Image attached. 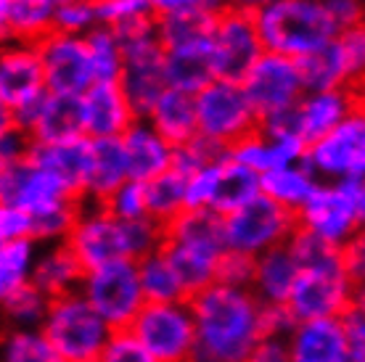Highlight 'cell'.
<instances>
[{
  "label": "cell",
  "mask_w": 365,
  "mask_h": 362,
  "mask_svg": "<svg viewBox=\"0 0 365 362\" xmlns=\"http://www.w3.org/2000/svg\"><path fill=\"white\" fill-rule=\"evenodd\" d=\"M302 82H304V93H323V90H339V88H349L347 74H344V63L339 56L336 46L331 43L318 53L307 56L299 61Z\"/></svg>",
  "instance_id": "obj_36"
},
{
  "label": "cell",
  "mask_w": 365,
  "mask_h": 362,
  "mask_svg": "<svg viewBox=\"0 0 365 362\" xmlns=\"http://www.w3.org/2000/svg\"><path fill=\"white\" fill-rule=\"evenodd\" d=\"M286 341H289L292 362H349L352 360L341 317H326V320H304V323H297Z\"/></svg>",
  "instance_id": "obj_20"
},
{
  "label": "cell",
  "mask_w": 365,
  "mask_h": 362,
  "mask_svg": "<svg viewBox=\"0 0 365 362\" xmlns=\"http://www.w3.org/2000/svg\"><path fill=\"white\" fill-rule=\"evenodd\" d=\"M215 19L207 14H178V16H156V27H159V40L165 51L188 46H204L212 43V29H215Z\"/></svg>",
  "instance_id": "obj_35"
},
{
  "label": "cell",
  "mask_w": 365,
  "mask_h": 362,
  "mask_svg": "<svg viewBox=\"0 0 365 362\" xmlns=\"http://www.w3.org/2000/svg\"><path fill=\"white\" fill-rule=\"evenodd\" d=\"M304 164L323 182H365V103L307 148Z\"/></svg>",
  "instance_id": "obj_9"
},
{
  "label": "cell",
  "mask_w": 365,
  "mask_h": 362,
  "mask_svg": "<svg viewBox=\"0 0 365 362\" xmlns=\"http://www.w3.org/2000/svg\"><path fill=\"white\" fill-rule=\"evenodd\" d=\"M344 267H347V275L352 278L355 286L365 283V225L355 233V238L349 241L344 249Z\"/></svg>",
  "instance_id": "obj_56"
},
{
  "label": "cell",
  "mask_w": 365,
  "mask_h": 362,
  "mask_svg": "<svg viewBox=\"0 0 365 362\" xmlns=\"http://www.w3.org/2000/svg\"><path fill=\"white\" fill-rule=\"evenodd\" d=\"M32 151V135L21 133L16 127L3 125L0 127V167L24 162Z\"/></svg>",
  "instance_id": "obj_53"
},
{
  "label": "cell",
  "mask_w": 365,
  "mask_h": 362,
  "mask_svg": "<svg viewBox=\"0 0 365 362\" xmlns=\"http://www.w3.org/2000/svg\"><path fill=\"white\" fill-rule=\"evenodd\" d=\"M255 257H247V254L228 252L222 259H220L217 267V283L222 286H230V289H249L252 291V283H255Z\"/></svg>",
  "instance_id": "obj_49"
},
{
  "label": "cell",
  "mask_w": 365,
  "mask_h": 362,
  "mask_svg": "<svg viewBox=\"0 0 365 362\" xmlns=\"http://www.w3.org/2000/svg\"><path fill=\"white\" fill-rule=\"evenodd\" d=\"M262 326H265V336L270 338H289L297 326V317L286 304H262Z\"/></svg>",
  "instance_id": "obj_55"
},
{
  "label": "cell",
  "mask_w": 365,
  "mask_h": 362,
  "mask_svg": "<svg viewBox=\"0 0 365 362\" xmlns=\"http://www.w3.org/2000/svg\"><path fill=\"white\" fill-rule=\"evenodd\" d=\"M297 214L267 199L265 193L249 201L247 207L236 209L225 217V241L228 252L262 257L278 246H286L297 233Z\"/></svg>",
  "instance_id": "obj_7"
},
{
  "label": "cell",
  "mask_w": 365,
  "mask_h": 362,
  "mask_svg": "<svg viewBox=\"0 0 365 362\" xmlns=\"http://www.w3.org/2000/svg\"><path fill=\"white\" fill-rule=\"evenodd\" d=\"M130 331L156 362H191L196 349V320L191 301H148Z\"/></svg>",
  "instance_id": "obj_8"
},
{
  "label": "cell",
  "mask_w": 365,
  "mask_h": 362,
  "mask_svg": "<svg viewBox=\"0 0 365 362\" xmlns=\"http://www.w3.org/2000/svg\"><path fill=\"white\" fill-rule=\"evenodd\" d=\"M3 362H64L43 328H9L3 338Z\"/></svg>",
  "instance_id": "obj_38"
},
{
  "label": "cell",
  "mask_w": 365,
  "mask_h": 362,
  "mask_svg": "<svg viewBox=\"0 0 365 362\" xmlns=\"http://www.w3.org/2000/svg\"><path fill=\"white\" fill-rule=\"evenodd\" d=\"M148 190V212L156 222L162 225H170L173 219H178L188 209V201H185V177L180 172H170L159 175L156 180L146 182Z\"/></svg>",
  "instance_id": "obj_37"
},
{
  "label": "cell",
  "mask_w": 365,
  "mask_h": 362,
  "mask_svg": "<svg viewBox=\"0 0 365 362\" xmlns=\"http://www.w3.org/2000/svg\"><path fill=\"white\" fill-rule=\"evenodd\" d=\"M80 201L53 172L37 167L32 159L0 167V204L19 207L40 217L51 209Z\"/></svg>",
  "instance_id": "obj_16"
},
{
  "label": "cell",
  "mask_w": 365,
  "mask_h": 362,
  "mask_svg": "<svg viewBox=\"0 0 365 362\" xmlns=\"http://www.w3.org/2000/svg\"><path fill=\"white\" fill-rule=\"evenodd\" d=\"M323 6L329 11V16L334 19L339 32L352 29L365 21V9L360 0H323Z\"/></svg>",
  "instance_id": "obj_54"
},
{
  "label": "cell",
  "mask_w": 365,
  "mask_h": 362,
  "mask_svg": "<svg viewBox=\"0 0 365 362\" xmlns=\"http://www.w3.org/2000/svg\"><path fill=\"white\" fill-rule=\"evenodd\" d=\"M352 294H355V283L347 275L344 262L312 267V270H302L286 307L292 309L297 323L341 317L352 307Z\"/></svg>",
  "instance_id": "obj_14"
},
{
  "label": "cell",
  "mask_w": 365,
  "mask_h": 362,
  "mask_svg": "<svg viewBox=\"0 0 365 362\" xmlns=\"http://www.w3.org/2000/svg\"><path fill=\"white\" fill-rule=\"evenodd\" d=\"M148 122L156 127V133L175 148L191 143L199 138V117H196V95L180 90H170L159 98L154 111L148 114Z\"/></svg>",
  "instance_id": "obj_28"
},
{
  "label": "cell",
  "mask_w": 365,
  "mask_h": 362,
  "mask_svg": "<svg viewBox=\"0 0 365 362\" xmlns=\"http://www.w3.org/2000/svg\"><path fill=\"white\" fill-rule=\"evenodd\" d=\"M80 294L109 323L111 331H130L135 317L140 315V309L148 304L146 294H143V283H140V272H138V262H133V259H122V262L88 270L83 286H80Z\"/></svg>",
  "instance_id": "obj_5"
},
{
  "label": "cell",
  "mask_w": 365,
  "mask_h": 362,
  "mask_svg": "<svg viewBox=\"0 0 365 362\" xmlns=\"http://www.w3.org/2000/svg\"><path fill=\"white\" fill-rule=\"evenodd\" d=\"M88 48H91L93 72L96 82H119L125 72V51L119 43L117 32L111 27H96L91 35H85Z\"/></svg>",
  "instance_id": "obj_39"
},
{
  "label": "cell",
  "mask_w": 365,
  "mask_h": 362,
  "mask_svg": "<svg viewBox=\"0 0 365 362\" xmlns=\"http://www.w3.org/2000/svg\"><path fill=\"white\" fill-rule=\"evenodd\" d=\"M320 182L323 180L304 162L289 164V167H281V170L262 175V193L267 199H273L275 204H281L283 209L299 214L304 204L315 196Z\"/></svg>",
  "instance_id": "obj_30"
},
{
  "label": "cell",
  "mask_w": 365,
  "mask_h": 362,
  "mask_svg": "<svg viewBox=\"0 0 365 362\" xmlns=\"http://www.w3.org/2000/svg\"><path fill=\"white\" fill-rule=\"evenodd\" d=\"M360 95L355 88H339V90L304 93L294 109L297 130L304 138V143L312 145L320 138H326L331 130H336L344 119L357 109Z\"/></svg>",
  "instance_id": "obj_19"
},
{
  "label": "cell",
  "mask_w": 365,
  "mask_h": 362,
  "mask_svg": "<svg viewBox=\"0 0 365 362\" xmlns=\"http://www.w3.org/2000/svg\"><path fill=\"white\" fill-rule=\"evenodd\" d=\"M225 156H228V151H225L222 145L212 143V140L199 135V138H193L191 143L175 148L173 170L180 172L182 177H191V175H196L199 170H204V167H210V164H215V162H222Z\"/></svg>",
  "instance_id": "obj_44"
},
{
  "label": "cell",
  "mask_w": 365,
  "mask_h": 362,
  "mask_svg": "<svg viewBox=\"0 0 365 362\" xmlns=\"http://www.w3.org/2000/svg\"><path fill=\"white\" fill-rule=\"evenodd\" d=\"M196 349L191 362H244L262 338V301L249 289L215 283L193 294Z\"/></svg>",
  "instance_id": "obj_1"
},
{
  "label": "cell",
  "mask_w": 365,
  "mask_h": 362,
  "mask_svg": "<svg viewBox=\"0 0 365 362\" xmlns=\"http://www.w3.org/2000/svg\"><path fill=\"white\" fill-rule=\"evenodd\" d=\"M273 3H278V0H228V9L244 11V14H249V16H257L259 11L270 9Z\"/></svg>",
  "instance_id": "obj_59"
},
{
  "label": "cell",
  "mask_w": 365,
  "mask_h": 362,
  "mask_svg": "<svg viewBox=\"0 0 365 362\" xmlns=\"http://www.w3.org/2000/svg\"><path fill=\"white\" fill-rule=\"evenodd\" d=\"M307 148L310 145L299 135H273L265 130H257L255 135L244 138L241 143L233 145L228 156L262 177V175L289 167V164H302L307 159Z\"/></svg>",
  "instance_id": "obj_21"
},
{
  "label": "cell",
  "mask_w": 365,
  "mask_h": 362,
  "mask_svg": "<svg viewBox=\"0 0 365 362\" xmlns=\"http://www.w3.org/2000/svg\"><path fill=\"white\" fill-rule=\"evenodd\" d=\"M93 3H96L98 24L111 29L130 24V21H138V19L156 16L151 0H93Z\"/></svg>",
  "instance_id": "obj_45"
},
{
  "label": "cell",
  "mask_w": 365,
  "mask_h": 362,
  "mask_svg": "<svg viewBox=\"0 0 365 362\" xmlns=\"http://www.w3.org/2000/svg\"><path fill=\"white\" fill-rule=\"evenodd\" d=\"M37 254H40V244L37 241H9V244H0V296L3 299L32 286Z\"/></svg>",
  "instance_id": "obj_34"
},
{
  "label": "cell",
  "mask_w": 365,
  "mask_h": 362,
  "mask_svg": "<svg viewBox=\"0 0 365 362\" xmlns=\"http://www.w3.org/2000/svg\"><path fill=\"white\" fill-rule=\"evenodd\" d=\"M138 272H140L143 294H146L148 301H154V304H173V301L191 299L182 278L178 275L175 264L170 262V257L162 249L143 257L138 262Z\"/></svg>",
  "instance_id": "obj_33"
},
{
  "label": "cell",
  "mask_w": 365,
  "mask_h": 362,
  "mask_svg": "<svg viewBox=\"0 0 365 362\" xmlns=\"http://www.w3.org/2000/svg\"><path fill=\"white\" fill-rule=\"evenodd\" d=\"M162 252L170 257L191 296L210 289L217 283L220 259L228 254L225 217L212 209H185L165 227Z\"/></svg>",
  "instance_id": "obj_2"
},
{
  "label": "cell",
  "mask_w": 365,
  "mask_h": 362,
  "mask_svg": "<svg viewBox=\"0 0 365 362\" xmlns=\"http://www.w3.org/2000/svg\"><path fill=\"white\" fill-rule=\"evenodd\" d=\"M122 143L128 151L130 180L151 182L173 170L175 145L167 143L148 119H135L133 127L122 135Z\"/></svg>",
  "instance_id": "obj_23"
},
{
  "label": "cell",
  "mask_w": 365,
  "mask_h": 362,
  "mask_svg": "<svg viewBox=\"0 0 365 362\" xmlns=\"http://www.w3.org/2000/svg\"><path fill=\"white\" fill-rule=\"evenodd\" d=\"M66 246L77 254L85 270L133 259L130 257L128 222H122L98 201H83L77 225L66 238Z\"/></svg>",
  "instance_id": "obj_12"
},
{
  "label": "cell",
  "mask_w": 365,
  "mask_h": 362,
  "mask_svg": "<svg viewBox=\"0 0 365 362\" xmlns=\"http://www.w3.org/2000/svg\"><path fill=\"white\" fill-rule=\"evenodd\" d=\"M334 46H336L339 56H341L349 88L357 90L365 82V21L352 29L339 32V37L334 40Z\"/></svg>",
  "instance_id": "obj_43"
},
{
  "label": "cell",
  "mask_w": 365,
  "mask_h": 362,
  "mask_svg": "<svg viewBox=\"0 0 365 362\" xmlns=\"http://www.w3.org/2000/svg\"><path fill=\"white\" fill-rule=\"evenodd\" d=\"M228 159V156H225ZM222 159V162H225ZM215 162L210 167L199 170L196 175L185 177V201L188 209H212L215 204V193H217V180H220V164Z\"/></svg>",
  "instance_id": "obj_48"
},
{
  "label": "cell",
  "mask_w": 365,
  "mask_h": 362,
  "mask_svg": "<svg viewBox=\"0 0 365 362\" xmlns=\"http://www.w3.org/2000/svg\"><path fill=\"white\" fill-rule=\"evenodd\" d=\"M357 95H360V100H363V103H365V82H363V85H360V88H357Z\"/></svg>",
  "instance_id": "obj_63"
},
{
  "label": "cell",
  "mask_w": 365,
  "mask_h": 362,
  "mask_svg": "<svg viewBox=\"0 0 365 362\" xmlns=\"http://www.w3.org/2000/svg\"><path fill=\"white\" fill-rule=\"evenodd\" d=\"M96 27H101V24H98V14H96V3H93V0H77V3H69V6L56 9L53 32L85 37V35H91Z\"/></svg>",
  "instance_id": "obj_46"
},
{
  "label": "cell",
  "mask_w": 365,
  "mask_h": 362,
  "mask_svg": "<svg viewBox=\"0 0 365 362\" xmlns=\"http://www.w3.org/2000/svg\"><path fill=\"white\" fill-rule=\"evenodd\" d=\"M85 267L77 259V254L66 244H48L40 246L35 264V275H32V286L46 294L48 299H58V296H69L77 294L83 286Z\"/></svg>",
  "instance_id": "obj_25"
},
{
  "label": "cell",
  "mask_w": 365,
  "mask_h": 362,
  "mask_svg": "<svg viewBox=\"0 0 365 362\" xmlns=\"http://www.w3.org/2000/svg\"><path fill=\"white\" fill-rule=\"evenodd\" d=\"M80 135H85L83 98L51 93L46 111L40 117V125L32 133V140H37V143H61V140H72V138Z\"/></svg>",
  "instance_id": "obj_31"
},
{
  "label": "cell",
  "mask_w": 365,
  "mask_h": 362,
  "mask_svg": "<svg viewBox=\"0 0 365 362\" xmlns=\"http://www.w3.org/2000/svg\"><path fill=\"white\" fill-rule=\"evenodd\" d=\"M40 90H46V72L37 46L9 43L0 56V109H11Z\"/></svg>",
  "instance_id": "obj_22"
},
{
  "label": "cell",
  "mask_w": 365,
  "mask_h": 362,
  "mask_svg": "<svg viewBox=\"0 0 365 362\" xmlns=\"http://www.w3.org/2000/svg\"><path fill=\"white\" fill-rule=\"evenodd\" d=\"M341 323H344L352 360H365V317L360 312H355V309H347L341 315Z\"/></svg>",
  "instance_id": "obj_57"
},
{
  "label": "cell",
  "mask_w": 365,
  "mask_h": 362,
  "mask_svg": "<svg viewBox=\"0 0 365 362\" xmlns=\"http://www.w3.org/2000/svg\"><path fill=\"white\" fill-rule=\"evenodd\" d=\"M43 333L64 362H98L114 331L77 291L51 301Z\"/></svg>",
  "instance_id": "obj_4"
},
{
  "label": "cell",
  "mask_w": 365,
  "mask_h": 362,
  "mask_svg": "<svg viewBox=\"0 0 365 362\" xmlns=\"http://www.w3.org/2000/svg\"><path fill=\"white\" fill-rule=\"evenodd\" d=\"M156 16H178V14H207L220 16L228 9V0H151Z\"/></svg>",
  "instance_id": "obj_52"
},
{
  "label": "cell",
  "mask_w": 365,
  "mask_h": 362,
  "mask_svg": "<svg viewBox=\"0 0 365 362\" xmlns=\"http://www.w3.org/2000/svg\"><path fill=\"white\" fill-rule=\"evenodd\" d=\"M244 362H292L289 341L286 338H270V336H265Z\"/></svg>",
  "instance_id": "obj_58"
},
{
  "label": "cell",
  "mask_w": 365,
  "mask_h": 362,
  "mask_svg": "<svg viewBox=\"0 0 365 362\" xmlns=\"http://www.w3.org/2000/svg\"><path fill=\"white\" fill-rule=\"evenodd\" d=\"M289 249L294 252L297 262H299L302 270H312V267H329V264H339L344 262V254L341 249L323 238L312 236L307 230L297 227V233L289 241Z\"/></svg>",
  "instance_id": "obj_41"
},
{
  "label": "cell",
  "mask_w": 365,
  "mask_h": 362,
  "mask_svg": "<svg viewBox=\"0 0 365 362\" xmlns=\"http://www.w3.org/2000/svg\"><path fill=\"white\" fill-rule=\"evenodd\" d=\"M349 362H365V360H349Z\"/></svg>",
  "instance_id": "obj_64"
},
{
  "label": "cell",
  "mask_w": 365,
  "mask_h": 362,
  "mask_svg": "<svg viewBox=\"0 0 365 362\" xmlns=\"http://www.w3.org/2000/svg\"><path fill=\"white\" fill-rule=\"evenodd\" d=\"M69 3H77V0H51L53 9H61V6H69Z\"/></svg>",
  "instance_id": "obj_62"
},
{
  "label": "cell",
  "mask_w": 365,
  "mask_h": 362,
  "mask_svg": "<svg viewBox=\"0 0 365 362\" xmlns=\"http://www.w3.org/2000/svg\"><path fill=\"white\" fill-rule=\"evenodd\" d=\"M27 159H32L37 167H43L48 172H53L77 199L85 201L93 164V140L88 135L61 140V143H37V140H32V151H29Z\"/></svg>",
  "instance_id": "obj_17"
},
{
  "label": "cell",
  "mask_w": 365,
  "mask_h": 362,
  "mask_svg": "<svg viewBox=\"0 0 365 362\" xmlns=\"http://www.w3.org/2000/svg\"><path fill=\"white\" fill-rule=\"evenodd\" d=\"M83 117L91 140L122 138L138 119L119 82H96L83 95Z\"/></svg>",
  "instance_id": "obj_18"
},
{
  "label": "cell",
  "mask_w": 365,
  "mask_h": 362,
  "mask_svg": "<svg viewBox=\"0 0 365 362\" xmlns=\"http://www.w3.org/2000/svg\"><path fill=\"white\" fill-rule=\"evenodd\" d=\"M51 301L37 286H27L3 299V312L11 328H43Z\"/></svg>",
  "instance_id": "obj_40"
},
{
  "label": "cell",
  "mask_w": 365,
  "mask_h": 362,
  "mask_svg": "<svg viewBox=\"0 0 365 362\" xmlns=\"http://www.w3.org/2000/svg\"><path fill=\"white\" fill-rule=\"evenodd\" d=\"M355 312H360V315L365 317V283H360V286H355V294H352V307Z\"/></svg>",
  "instance_id": "obj_60"
},
{
  "label": "cell",
  "mask_w": 365,
  "mask_h": 362,
  "mask_svg": "<svg viewBox=\"0 0 365 362\" xmlns=\"http://www.w3.org/2000/svg\"><path fill=\"white\" fill-rule=\"evenodd\" d=\"M357 209H360V219L365 225V182H357Z\"/></svg>",
  "instance_id": "obj_61"
},
{
  "label": "cell",
  "mask_w": 365,
  "mask_h": 362,
  "mask_svg": "<svg viewBox=\"0 0 365 362\" xmlns=\"http://www.w3.org/2000/svg\"><path fill=\"white\" fill-rule=\"evenodd\" d=\"M103 207L109 209L117 219H122V222H138V219L151 217L146 182L128 180L125 185H119L109 199L103 201Z\"/></svg>",
  "instance_id": "obj_42"
},
{
  "label": "cell",
  "mask_w": 365,
  "mask_h": 362,
  "mask_svg": "<svg viewBox=\"0 0 365 362\" xmlns=\"http://www.w3.org/2000/svg\"><path fill=\"white\" fill-rule=\"evenodd\" d=\"M43 72H46V90L53 95H74L83 98L96 85L91 48L85 37L51 32L37 43Z\"/></svg>",
  "instance_id": "obj_15"
},
{
  "label": "cell",
  "mask_w": 365,
  "mask_h": 362,
  "mask_svg": "<svg viewBox=\"0 0 365 362\" xmlns=\"http://www.w3.org/2000/svg\"><path fill=\"white\" fill-rule=\"evenodd\" d=\"M165 72H167V85L173 90L199 95L207 85H212V82L217 80L215 63H212V43L167 51Z\"/></svg>",
  "instance_id": "obj_29"
},
{
  "label": "cell",
  "mask_w": 365,
  "mask_h": 362,
  "mask_svg": "<svg viewBox=\"0 0 365 362\" xmlns=\"http://www.w3.org/2000/svg\"><path fill=\"white\" fill-rule=\"evenodd\" d=\"M299 275L302 267L297 262L294 252L289 249V244L278 246L273 252L257 257L252 294L262 304H289Z\"/></svg>",
  "instance_id": "obj_26"
},
{
  "label": "cell",
  "mask_w": 365,
  "mask_h": 362,
  "mask_svg": "<svg viewBox=\"0 0 365 362\" xmlns=\"http://www.w3.org/2000/svg\"><path fill=\"white\" fill-rule=\"evenodd\" d=\"M257 196H262V177L255 170L233 162L228 156L225 162L220 164V180H217V193H215L212 212L228 217L236 209L247 207L249 201H255Z\"/></svg>",
  "instance_id": "obj_32"
},
{
  "label": "cell",
  "mask_w": 365,
  "mask_h": 362,
  "mask_svg": "<svg viewBox=\"0 0 365 362\" xmlns=\"http://www.w3.org/2000/svg\"><path fill=\"white\" fill-rule=\"evenodd\" d=\"M265 46L257 29V19L244 11L225 9L215 19L212 29V63L217 80L241 82L255 69V63L265 56Z\"/></svg>",
  "instance_id": "obj_11"
},
{
  "label": "cell",
  "mask_w": 365,
  "mask_h": 362,
  "mask_svg": "<svg viewBox=\"0 0 365 362\" xmlns=\"http://www.w3.org/2000/svg\"><path fill=\"white\" fill-rule=\"evenodd\" d=\"M196 117L199 135L222 145L225 151L259 130V117L244 88L228 80H215L196 95Z\"/></svg>",
  "instance_id": "obj_6"
},
{
  "label": "cell",
  "mask_w": 365,
  "mask_h": 362,
  "mask_svg": "<svg viewBox=\"0 0 365 362\" xmlns=\"http://www.w3.org/2000/svg\"><path fill=\"white\" fill-rule=\"evenodd\" d=\"M130 180V164L128 151L122 138H103V140H93V164L91 177H88V193L85 201H103L111 193Z\"/></svg>",
  "instance_id": "obj_27"
},
{
  "label": "cell",
  "mask_w": 365,
  "mask_h": 362,
  "mask_svg": "<svg viewBox=\"0 0 365 362\" xmlns=\"http://www.w3.org/2000/svg\"><path fill=\"white\" fill-rule=\"evenodd\" d=\"M297 225L344 249L363 227L357 209V182H320L315 196L297 214Z\"/></svg>",
  "instance_id": "obj_10"
},
{
  "label": "cell",
  "mask_w": 365,
  "mask_h": 362,
  "mask_svg": "<svg viewBox=\"0 0 365 362\" xmlns=\"http://www.w3.org/2000/svg\"><path fill=\"white\" fill-rule=\"evenodd\" d=\"M252 109L257 111L259 122L273 119L278 114H289L297 109V103L304 95L299 61L289 56L265 53L255 63V69L241 82Z\"/></svg>",
  "instance_id": "obj_13"
},
{
  "label": "cell",
  "mask_w": 365,
  "mask_h": 362,
  "mask_svg": "<svg viewBox=\"0 0 365 362\" xmlns=\"http://www.w3.org/2000/svg\"><path fill=\"white\" fill-rule=\"evenodd\" d=\"M35 219L19 207L0 204V244L9 241H35Z\"/></svg>",
  "instance_id": "obj_51"
},
{
  "label": "cell",
  "mask_w": 365,
  "mask_h": 362,
  "mask_svg": "<svg viewBox=\"0 0 365 362\" xmlns=\"http://www.w3.org/2000/svg\"><path fill=\"white\" fill-rule=\"evenodd\" d=\"M98 362H156L133 331H114Z\"/></svg>",
  "instance_id": "obj_50"
},
{
  "label": "cell",
  "mask_w": 365,
  "mask_h": 362,
  "mask_svg": "<svg viewBox=\"0 0 365 362\" xmlns=\"http://www.w3.org/2000/svg\"><path fill=\"white\" fill-rule=\"evenodd\" d=\"M56 9L51 0H0L3 40L19 46H37L53 32Z\"/></svg>",
  "instance_id": "obj_24"
},
{
  "label": "cell",
  "mask_w": 365,
  "mask_h": 362,
  "mask_svg": "<svg viewBox=\"0 0 365 362\" xmlns=\"http://www.w3.org/2000/svg\"><path fill=\"white\" fill-rule=\"evenodd\" d=\"M255 19L267 53L289 56L294 61L329 48L339 37L323 0H278Z\"/></svg>",
  "instance_id": "obj_3"
},
{
  "label": "cell",
  "mask_w": 365,
  "mask_h": 362,
  "mask_svg": "<svg viewBox=\"0 0 365 362\" xmlns=\"http://www.w3.org/2000/svg\"><path fill=\"white\" fill-rule=\"evenodd\" d=\"M48 95H51L48 90H40L35 95H29V98L19 100L16 106H11V109H0V127L11 125L21 130V133H27V135H32L37 125H40L43 111H46Z\"/></svg>",
  "instance_id": "obj_47"
}]
</instances>
